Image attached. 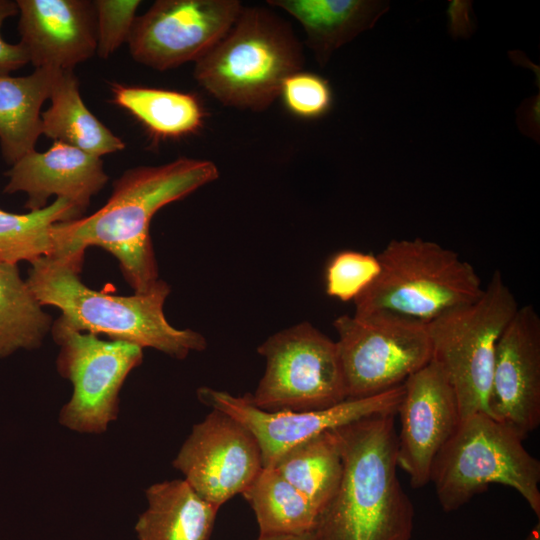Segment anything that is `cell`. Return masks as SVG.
<instances>
[{
	"mask_svg": "<svg viewBox=\"0 0 540 540\" xmlns=\"http://www.w3.org/2000/svg\"><path fill=\"white\" fill-rule=\"evenodd\" d=\"M58 71L35 68L25 76L0 75V148L11 166L35 150L42 135L41 107Z\"/></svg>",
	"mask_w": 540,
	"mask_h": 540,
	"instance_id": "20",
	"label": "cell"
},
{
	"mask_svg": "<svg viewBox=\"0 0 540 540\" xmlns=\"http://www.w3.org/2000/svg\"><path fill=\"white\" fill-rule=\"evenodd\" d=\"M172 465L199 496L218 507L242 494L263 469L254 435L216 409L193 425Z\"/></svg>",
	"mask_w": 540,
	"mask_h": 540,
	"instance_id": "13",
	"label": "cell"
},
{
	"mask_svg": "<svg viewBox=\"0 0 540 540\" xmlns=\"http://www.w3.org/2000/svg\"><path fill=\"white\" fill-rule=\"evenodd\" d=\"M218 177L215 163L188 157L131 168L114 181L110 198L99 210L54 224L52 255L84 258L88 247H101L118 260L134 291L146 292L159 280L150 237L153 216Z\"/></svg>",
	"mask_w": 540,
	"mask_h": 540,
	"instance_id": "1",
	"label": "cell"
},
{
	"mask_svg": "<svg viewBox=\"0 0 540 540\" xmlns=\"http://www.w3.org/2000/svg\"><path fill=\"white\" fill-rule=\"evenodd\" d=\"M280 96L292 114L304 119L326 115L333 102L329 82L318 74L302 70L284 80Z\"/></svg>",
	"mask_w": 540,
	"mask_h": 540,
	"instance_id": "28",
	"label": "cell"
},
{
	"mask_svg": "<svg viewBox=\"0 0 540 540\" xmlns=\"http://www.w3.org/2000/svg\"><path fill=\"white\" fill-rule=\"evenodd\" d=\"M487 412L522 440L540 424V317L532 305L517 309L498 340Z\"/></svg>",
	"mask_w": 540,
	"mask_h": 540,
	"instance_id": "15",
	"label": "cell"
},
{
	"mask_svg": "<svg viewBox=\"0 0 540 540\" xmlns=\"http://www.w3.org/2000/svg\"><path fill=\"white\" fill-rule=\"evenodd\" d=\"M403 396L396 414L397 465L413 488L430 482L433 461L456 432L460 413L454 391L442 370L432 361L403 382Z\"/></svg>",
	"mask_w": 540,
	"mask_h": 540,
	"instance_id": "14",
	"label": "cell"
},
{
	"mask_svg": "<svg viewBox=\"0 0 540 540\" xmlns=\"http://www.w3.org/2000/svg\"><path fill=\"white\" fill-rule=\"evenodd\" d=\"M51 333L59 346L57 369L73 386L59 423L78 433H104L119 414V393L143 360V348L126 341L100 339L69 327L59 318Z\"/></svg>",
	"mask_w": 540,
	"mask_h": 540,
	"instance_id": "10",
	"label": "cell"
},
{
	"mask_svg": "<svg viewBox=\"0 0 540 540\" xmlns=\"http://www.w3.org/2000/svg\"><path fill=\"white\" fill-rule=\"evenodd\" d=\"M5 175L4 192L25 193L29 211L45 208L49 197L55 195L83 212L109 178L101 157L58 141L45 152L26 154Z\"/></svg>",
	"mask_w": 540,
	"mask_h": 540,
	"instance_id": "17",
	"label": "cell"
},
{
	"mask_svg": "<svg viewBox=\"0 0 540 540\" xmlns=\"http://www.w3.org/2000/svg\"><path fill=\"white\" fill-rule=\"evenodd\" d=\"M272 468L307 497L320 514L335 495L343 472L335 429L293 446Z\"/></svg>",
	"mask_w": 540,
	"mask_h": 540,
	"instance_id": "23",
	"label": "cell"
},
{
	"mask_svg": "<svg viewBox=\"0 0 540 540\" xmlns=\"http://www.w3.org/2000/svg\"><path fill=\"white\" fill-rule=\"evenodd\" d=\"M254 512L259 534H297L313 530L319 511L273 468H263L241 494Z\"/></svg>",
	"mask_w": 540,
	"mask_h": 540,
	"instance_id": "24",
	"label": "cell"
},
{
	"mask_svg": "<svg viewBox=\"0 0 540 540\" xmlns=\"http://www.w3.org/2000/svg\"><path fill=\"white\" fill-rule=\"evenodd\" d=\"M17 14L16 1L0 0V30L7 18ZM27 63H29V59L23 46L20 43L6 42L0 32V75H9Z\"/></svg>",
	"mask_w": 540,
	"mask_h": 540,
	"instance_id": "30",
	"label": "cell"
},
{
	"mask_svg": "<svg viewBox=\"0 0 540 540\" xmlns=\"http://www.w3.org/2000/svg\"><path fill=\"white\" fill-rule=\"evenodd\" d=\"M519 305L500 271L481 296L427 323L431 361L443 372L457 399L461 420L487 412L498 340Z\"/></svg>",
	"mask_w": 540,
	"mask_h": 540,
	"instance_id": "7",
	"label": "cell"
},
{
	"mask_svg": "<svg viewBox=\"0 0 540 540\" xmlns=\"http://www.w3.org/2000/svg\"><path fill=\"white\" fill-rule=\"evenodd\" d=\"M257 352L266 369L253 394L245 395L267 412H302L335 406L347 399L336 342L308 322L273 334Z\"/></svg>",
	"mask_w": 540,
	"mask_h": 540,
	"instance_id": "9",
	"label": "cell"
},
{
	"mask_svg": "<svg viewBox=\"0 0 540 540\" xmlns=\"http://www.w3.org/2000/svg\"><path fill=\"white\" fill-rule=\"evenodd\" d=\"M20 44L35 68L73 70L96 52L93 1L17 0Z\"/></svg>",
	"mask_w": 540,
	"mask_h": 540,
	"instance_id": "16",
	"label": "cell"
},
{
	"mask_svg": "<svg viewBox=\"0 0 540 540\" xmlns=\"http://www.w3.org/2000/svg\"><path fill=\"white\" fill-rule=\"evenodd\" d=\"M376 256L379 273L354 299L356 314L387 311L429 323L483 292L474 267L434 241L394 239Z\"/></svg>",
	"mask_w": 540,
	"mask_h": 540,
	"instance_id": "5",
	"label": "cell"
},
{
	"mask_svg": "<svg viewBox=\"0 0 540 540\" xmlns=\"http://www.w3.org/2000/svg\"><path fill=\"white\" fill-rule=\"evenodd\" d=\"M395 415L335 429L343 472L314 528L320 540H411L414 508L397 476Z\"/></svg>",
	"mask_w": 540,
	"mask_h": 540,
	"instance_id": "2",
	"label": "cell"
},
{
	"mask_svg": "<svg viewBox=\"0 0 540 540\" xmlns=\"http://www.w3.org/2000/svg\"><path fill=\"white\" fill-rule=\"evenodd\" d=\"M42 307L17 265L0 264V359L42 344L53 324Z\"/></svg>",
	"mask_w": 540,
	"mask_h": 540,
	"instance_id": "25",
	"label": "cell"
},
{
	"mask_svg": "<svg viewBox=\"0 0 540 540\" xmlns=\"http://www.w3.org/2000/svg\"><path fill=\"white\" fill-rule=\"evenodd\" d=\"M303 64L301 44L288 22L267 9L243 6L228 32L195 61L193 74L223 105L263 111Z\"/></svg>",
	"mask_w": 540,
	"mask_h": 540,
	"instance_id": "4",
	"label": "cell"
},
{
	"mask_svg": "<svg viewBox=\"0 0 540 540\" xmlns=\"http://www.w3.org/2000/svg\"><path fill=\"white\" fill-rule=\"evenodd\" d=\"M113 102L130 112L155 138H179L197 132L204 111L190 93L129 86H111Z\"/></svg>",
	"mask_w": 540,
	"mask_h": 540,
	"instance_id": "22",
	"label": "cell"
},
{
	"mask_svg": "<svg viewBox=\"0 0 540 540\" xmlns=\"http://www.w3.org/2000/svg\"><path fill=\"white\" fill-rule=\"evenodd\" d=\"M41 114L42 134L101 157L125 149L124 141L107 128L84 104L73 70H59Z\"/></svg>",
	"mask_w": 540,
	"mask_h": 540,
	"instance_id": "21",
	"label": "cell"
},
{
	"mask_svg": "<svg viewBox=\"0 0 540 540\" xmlns=\"http://www.w3.org/2000/svg\"><path fill=\"white\" fill-rule=\"evenodd\" d=\"M333 326L347 399L401 385L431 361L427 323L374 311L341 315Z\"/></svg>",
	"mask_w": 540,
	"mask_h": 540,
	"instance_id": "8",
	"label": "cell"
},
{
	"mask_svg": "<svg viewBox=\"0 0 540 540\" xmlns=\"http://www.w3.org/2000/svg\"><path fill=\"white\" fill-rule=\"evenodd\" d=\"M83 259L43 256L32 262L26 282L41 306L61 311L59 319L74 330L105 334L149 347L175 359L206 349L203 335L191 329H177L166 319L164 303L170 288L163 280L150 290L130 296L95 291L80 279Z\"/></svg>",
	"mask_w": 540,
	"mask_h": 540,
	"instance_id": "3",
	"label": "cell"
},
{
	"mask_svg": "<svg viewBox=\"0 0 540 540\" xmlns=\"http://www.w3.org/2000/svg\"><path fill=\"white\" fill-rule=\"evenodd\" d=\"M82 213L64 198L25 214L0 210V264L17 265L52 255L54 224L78 219Z\"/></svg>",
	"mask_w": 540,
	"mask_h": 540,
	"instance_id": "26",
	"label": "cell"
},
{
	"mask_svg": "<svg viewBox=\"0 0 540 540\" xmlns=\"http://www.w3.org/2000/svg\"><path fill=\"white\" fill-rule=\"evenodd\" d=\"M539 523L532 529L523 540H540V528Z\"/></svg>",
	"mask_w": 540,
	"mask_h": 540,
	"instance_id": "32",
	"label": "cell"
},
{
	"mask_svg": "<svg viewBox=\"0 0 540 540\" xmlns=\"http://www.w3.org/2000/svg\"><path fill=\"white\" fill-rule=\"evenodd\" d=\"M255 540H320L316 531L310 530L303 533L297 534H270V535H261Z\"/></svg>",
	"mask_w": 540,
	"mask_h": 540,
	"instance_id": "31",
	"label": "cell"
},
{
	"mask_svg": "<svg viewBox=\"0 0 540 540\" xmlns=\"http://www.w3.org/2000/svg\"><path fill=\"white\" fill-rule=\"evenodd\" d=\"M97 48L99 57L107 59L124 42H128L136 19L139 0H95Z\"/></svg>",
	"mask_w": 540,
	"mask_h": 540,
	"instance_id": "29",
	"label": "cell"
},
{
	"mask_svg": "<svg viewBox=\"0 0 540 540\" xmlns=\"http://www.w3.org/2000/svg\"><path fill=\"white\" fill-rule=\"evenodd\" d=\"M303 26L306 43L324 66L332 53L361 32L374 26L388 9L386 1L368 0H270Z\"/></svg>",
	"mask_w": 540,
	"mask_h": 540,
	"instance_id": "19",
	"label": "cell"
},
{
	"mask_svg": "<svg viewBox=\"0 0 540 540\" xmlns=\"http://www.w3.org/2000/svg\"><path fill=\"white\" fill-rule=\"evenodd\" d=\"M379 270L376 255L352 250L338 252L326 267V293L344 302L354 301L371 284Z\"/></svg>",
	"mask_w": 540,
	"mask_h": 540,
	"instance_id": "27",
	"label": "cell"
},
{
	"mask_svg": "<svg viewBox=\"0 0 540 540\" xmlns=\"http://www.w3.org/2000/svg\"><path fill=\"white\" fill-rule=\"evenodd\" d=\"M430 482L439 505L452 512L491 484L514 489L540 518V461L523 440L485 412L461 420L435 457Z\"/></svg>",
	"mask_w": 540,
	"mask_h": 540,
	"instance_id": "6",
	"label": "cell"
},
{
	"mask_svg": "<svg viewBox=\"0 0 540 540\" xmlns=\"http://www.w3.org/2000/svg\"><path fill=\"white\" fill-rule=\"evenodd\" d=\"M237 0H158L136 17L128 39L135 61L155 70L197 61L231 28Z\"/></svg>",
	"mask_w": 540,
	"mask_h": 540,
	"instance_id": "11",
	"label": "cell"
},
{
	"mask_svg": "<svg viewBox=\"0 0 540 540\" xmlns=\"http://www.w3.org/2000/svg\"><path fill=\"white\" fill-rule=\"evenodd\" d=\"M403 392L402 383L373 396L348 398L330 408L302 412H267L252 405L245 395L238 397L210 387L199 388L197 397L243 424L259 444L263 468H272L287 450L323 432L373 415L396 413Z\"/></svg>",
	"mask_w": 540,
	"mask_h": 540,
	"instance_id": "12",
	"label": "cell"
},
{
	"mask_svg": "<svg viewBox=\"0 0 540 540\" xmlns=\"http://www.w3.org/2000/svg\"><path fill=\"white\" fill-rule=\"evenodd\" d=\"M145 496L147 507L134 527L138 540H210L220 507L184 479L155 483Z\"/></svg>",
	"mask_w": 540,
	"mask_h": 540,
	"instance_id": "18",
	"label": "cell"
}]
</instances>
